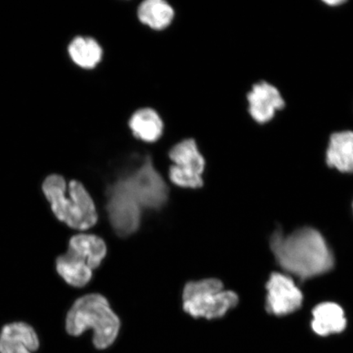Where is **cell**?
Returning a JSON list of instances; mask_svg holds the SVG:
<instances>
[{"label":"cell","instance_id":"7c38bea8","mask_svg":"<svg viewBox=\"0 0 353 353\" xmlns=\"http://www.w3.org/2000/svg\"><path fill=\"white\" fill-rule=\"evenodd\" d=\"M326 161L329 166L343 173H352L353 132H335L330 137Z\"/></svg>","mask_w":353,"mask_h":353},{"label":"cell","instance_id":"8fae6325","mask_svg":"<svg viewBox=\"0 0 353 353\" xmlns=\"http://www.w3.org/2000/svg\"><path fill=\"white\" fill-rule=\"evenodd\" d=\"M39 346L37 333L23 322L6 325L0 334V353H32Z\"/></svg>","mask_w":353,"mask_h":353},{"label":"cell","instance_id":"7a4b0ae2","mask_svg":"<svg viewBox=\"0 0 353 353\" xmlns=\"http://www.w3.org/2000/svg\"><path fill=\"white\" fill-rule=\"evenodd\" d=\"M43 192L56 217L70 228L86 230L98 221L94 201L78 181H72L68 189L63 176L52 174L44 180Z\"/></svg>","mask_w":353,"mask_h":353},{"label":"cell","instance_id":"9c48e42d","mask_svg":"<svg viewBox=\"0 0 353 353\" xmlns=\"http://www.w3.org/2000/svg\"><path fill=\"white\" fill-rule=\"evenodd\" d=\"M266 288V309L271 314L288 315L301 307L303 294L289 276L273 273L269 278Z\"/></svg>","mask_w":353,"mask_h":353},{"label":"cell","instance_id":"e0dca14e","mask_svg":"<svg viewBox=\"0 0 353 353\" xmlns=\"http://www.w3.org/2000/svg\"><path fill=\"white\" fill-rule=\"evenodd\" d=\"M326 4H329V6H339V4H342L345 3V1H339V0H334V1H325Z\"/></svg>","mask_w":353,"mask_h":353},{"label":"cell","instance_id":"2e32d148","mask_svg":"<svg viewBox=\"0 0 353 353\" xmlns=\"http://www.w3.org/2000/svg\"><path fill=\"white\" fill-rule=\"evenodd\" d=\"M69 54L74 63L85 69H92L103 57V48L94 39L77 37L70 43Z\"/></svg>","mask_w":353,"mask_h":353},{"label":"cell","instance_id":"3957f363","mask_svg":"<svg viewBox=\"0 0 353 353\" xmlns=\"http://www.w3.org/2000/svg\"><path fill=\"white\" fill-rule=\"evenodd\" d=\"M65 327L72 336H79L90 329L94 330V346L105 350L116 341L121 321L107 299L101 294H91L74 303L66 316Z\"/></svg>","mask_w":353,"mask_h":353},{"label":"cell","instance_id":"9a60e30c","mask_svg":"<svg viewBox=\"0 0 353 353\" xmlns=\"http://www.w3.org/2000/svg\"><path fill=\"white\" fill-rule=\"evenodd\" d=\"M174 14L173 7L164 0H145L138 8L139 21L156 30L167 28L173 21Z\"/></svg>","mask_w":353,"mask_h":353},{"label":"cell","instance_id":"30bf717a","mask_svg":"<svg viewBox=\"0 0 353 353\" xmlns=\"http://www.w3.org/2000/svg\"><path fill=\"white\" fill-rule=\"evenodd\" d=\"M249 112L259 123L270 121L277 110L285 108V101L277 88L268 82L260 81L253 85L247 95Z\"/></svg>","mask_w":353,"mask_h":353},{"label":"cell","instance_id":"5bb4252c","mask_svg":"<svg viewBox=\"0 0 353 353\" xmlns=\"http://www.w3.org/2000/svg\"><path fill=\"white\" fill-rule=\"evenodd\" d=\"M129 126L135 138L145 143H154L164 132V123L156 110L145 108L132 114Z\"/></svg>","mask_w":353,"mask_h":353},{"label":"cell","instance_id":"52a82bcc","mask_svg":"<svg viewBox=\"0 0 353 353\" xmlns=\"http://www.w3.org/2000/svg\"><path fill=\"white\" fill-rule=\"evenodd\" d=\"M169 157L173 165L170 168L171 182L180 188L196 189L204 185L205 160L199 151L196 141L187 139L170 149Z\"/></svg>","mask_w":353,"mask_h":353},{"label":"cell","instance_id":"5b68a950","mask_svg":"<svg viewBox=\"0 0 353 353\" xmlns=\"http://www.w3.org/2000/svg\"><path fill=\"white\" fill-rule=\"evenodd\" d=\"M105 254L107 246L100 237L86 234L74 236L69 242L68 252L57 259V272L69 285L85 286Z\"/></svg>","mask_w":353,"mask_h":353},{"label":"cell","instance_id":"8992f818","mask_svg":"<svg viewBox=\"0 0 353 353\" xmlns=\"http://www.w3.org/2000/svg\"><path fill=\"white\" fill-rule=\"evenodd\" d=\"M183 309L195 319H221L239 303L233 291L223 290L222 281L206 279L191 281L185 285L183 294Z\"/></svg>","mask_w":353,"mask_h":353},{"label":"cell","instance_id":"ba28073f","mask_svg":"<svg viewBox=\"0 0 353 353\" xmlns=\"http://www.w3.org/2000/svg\"><path fill=\"white\" fill-rule=\"evenodd\" d=\"M107 210L117 235L127 237L138 231L142 208L110 185L107 190Z\"/></svg>","mask_w":353,"mask_h":353},{"label":"cell","instance_id":"4fadbf2b","mask_svg":"<svg viewBox=\"0 0 353 353\" xmlns=\"http://www.w3.org/2000/svg\"><path fill=\"white\" fill-rule=\"evenodd\" d=\"M312 329L320 336L341 333L345 330L347 320L341 306L334 303H324L312 312Z\"/></svg>","mask_w":353,"mask_h":353},{"label":"cell","instance_id":"6da1fadb","mask_svg":"<svg viewBox=\"0 0 353 353\" xmlns=\"http://www.w3.org/2000/svg\"><path fill=\"white\" fill-rule=\"evenodd\" d=\"M271 250L280 266L302 280L325 274L334 267L332 252L321 234L310 228L288 236L278 230L270 240Z\"/></svg>","mask_w":353,"mask_h":353},{"label":"cell","instance_id":"277c9868","mask_svg":"<svg viewBox=\"0 0 353 353\" xmlns=\"http://www.w3.org/2000/svg\"><path fill=\"white\" fill-rule=\"evenodd\" d=\"M142 210H161L169 200V188L150 154L125 168L112 183Z\"/></svg>","mask_w":353,"mask_h":353}]
</instances>
